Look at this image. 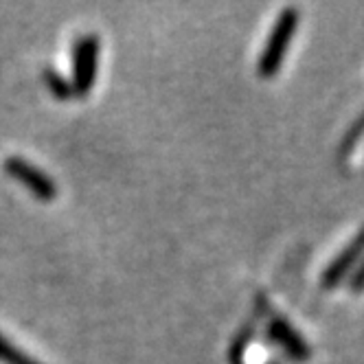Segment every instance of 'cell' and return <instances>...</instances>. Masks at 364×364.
Instances as JSON below:
<instances>
[{"label":"cell","instance_id":"obj_1","mask_svg":"<svg viewBox=\"0 0 364 364\" xmlns=\"http://www.w3.org/2000/svg\"><path fill=\"white\" fill-rule=\"evenodd\" d=\"M299 20H301V14L294 7H285L279 14L274 27H272V31L264 44L262 55H259V62H257L259 77L272 80V77L279 73L285 55H288V50H290V44L294 40V33L299 29Z\"/></svg>","mask_w":364,"mask_h":364},{"label":"cell","instance_id":"obj_2","mask_svg":"<svg viewBox=\"0 0 364 364\" xmlns=\"http://www.w3.org/2000/svg\"><path fill=\"white\" fill-rule=\"evenodd\" d=\"M99 53L101 42L95 33H86L73 44V73H70V86L75 97H88L97 84L99 75Z\"/></svg>","mask_w":364,"mask_h":364},{"label":"cell","instance_id":"obj_3","mask_svg":"<svg viewBox=\"0 0 364 364\" xmlns=\"http://www.w3.org/2000/svg\"><path fill=\"white\" fill-rule=\"evenodd\" d=\"M3 169L9 178L20 182L22 187H27L31 196L40 202H53L58 198V185L46 171L36 167L22 156H9L3 163Z\"/></svg>","mask_w":364,"mask_h":364},{"label":"cell","instance_id":"obj_4","mask_svg":"<svg viewBox=\"0 0 364 364\" xmlns=\"http://www.w3.org/2000/svg\"><path fill=\"white\" fill-rule=\"evenodd\" d=\"M362 257H364V226L355 232V235L351 237V242L338 252L329 262V266L323 270L321 288H325V290L338 288V285H341L347 277L353 274V270L362 262Z\"/></svg>","mask_w":364,"mask_h":364},{"label":"cell","instance_id":"obj_5","mask_svg":"<svg viewBox=\"0 0 364 364\" xmlns=\"http://www.w3.org/2000/svg\"><path fill=\"white\" fill-rule=\"evenodd\" d=\"M268 338H270L274 345H279L292 360H296V362H305V360L311 358L309 343L299 333V329L290 321H285L281 316H277V318L270 321V325H268Z\"/></svg>","mask_w":364,"mask_h":364},{"label":"cell","instance_id":"obj_6","mask_svg":"<svg viewBox=\"0 0 364 364\" xmlns=\"http://www.w3.org/2000/svg\"><path fill=\"white\" fill-rule=\"evenodd\" d=\"M44 84L50 90V95H53L55 99H60V101H66V99L75 97L70 82L66 80V77H62L55 68H46L44 70Z\"/></svg>","mask_w":364,"mask_h":364},{"label":"cell","instance_id":"obj_7","mask_svg":"<svg viewBox=\"0 0 364 364\" xmlns=\"http://www.w3.org/2000/svg\"><path fill=\"white\" fill-rule=\"evenodd\" d=\"M0 362L3 364H42L36 358L27 355L22 349H18L3 333H0Z\"/></svg>","mask_w":364,"mask_h":364},{"label":"cell","instance_id":"obj_8","mask_svg":"<svg viewBox=\"0 0 364 364\" xmlns=\"http://www.w3.org/2000/svg\"><path fill=\"white\" fill-rule=\"evenodd\" d=\"M248 341H250V336H248V331H244V333L237 338V341L232 343V347H230V355H228L230 364H246V362H244V355H246Z\"/></svg>","mask_w":364,"mask_h":364},{"label":"cell","instance_id":"obj_9","mask_svg":"<svg viewBox=\"0 0 364 364\" xmlns=\"http://www.w3.org/2000/svg\"><path fill=\"white\" fill-rule=\"evenodd\" d=\"M349 290L360 294L364 292V257H362V262L358 264V268L353 270V274L349 277Z\"/></svg>","mask_w":364,"mask_h":364},{"label":"cell","instance_id":"obj_10","mask_svg":"<svg viewBox=\"0 0 364 364\" xmlns=\"http://www.w3.org/2000/svg\"><path fill=\"white\" fill-rule=\"evenodd\" d=\"M362 132H364V114L353 123V127L347 132V136H345V143H343V151H347V149H351L353 147V143L358 141V136H362Z\"/></svg>","mask_w":364,"mask_h":364}]
</instances>
